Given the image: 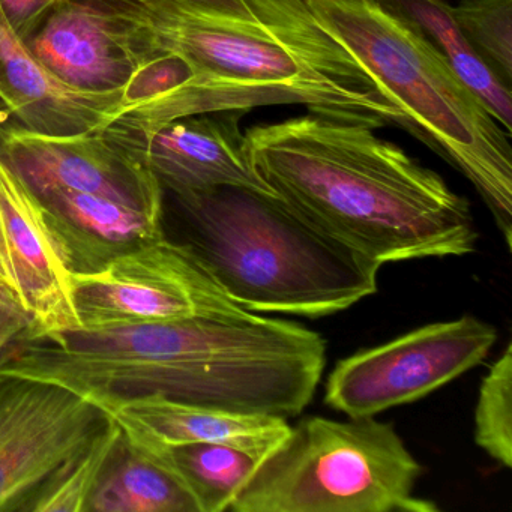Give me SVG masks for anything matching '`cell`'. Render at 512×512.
I'll return each instance as SVG.
<instances>
[{
  "label": "cell",
  "instance_id": "cell-1",
  "mask_svg": "<svg viewBox=\"0 0 512 512\" xmlns=\"http://www.w3.org/2000/svg\"><path fill=\"white\" fill-rule=\"evenodd\" d=\"M116 4L136 23L152 58L176 56L188 77L127 107L110 122L113 130L145 134L187 116L296 104L325 118L410 133L406 116L307 0H239L233 10Z\"/></svg>",
  "mask_w": 512,
  "mask_h": 512
},
{
  "label": "cell",
  "instance_id": "cell-2",
  "mask_svg": "<svg viewBox=\"0 0 512 512\" xmlns=\"http://www.w3.org/2000/svg\"><path fill=\"white\" fill-rule=\"evenodd\" d=\"M325 365L322 335L244 311L41 335L23 344L0 373L56 383L104 410L161 395L287 419L311 403Z\"/></svg>",
  "mask_w": 512,
  "mask_h": 512
},
{
  "label": "cell",
  "instance_id": "cell-3",
  "mask_svg": "<svg viewBox=\"0 0 512 512\" xmlns=\"http://www.w3.org/2000/svg\"><path fill=\"white\" fill-rule=\"evenodd\" d=\"M376 131L307 113L254 125L245 137L269 187L367 259L383 266L473 253L469 202Z\"/></svg>",
  "mask_w": 512,
  "mask_h": 512
},
{
  "label": "cell",
  "instance_id": "cell-4",
  "mask_svg": "<svg viewBox=\"0 0 512 512\" xmlns=\"http://www.w3.org/2000/svg\"><path fill=\"white\" fill-rule=\"evenodd\" d=\"M181 242L250 313L322 317L373 295L382 265L280 196L239 187L172 194Z\"/></svg>",
  "mask_w": 512,
  "mask_h": 512
},
{
  "label": "cell",
  "instance_id": "cell-5",
  "mask_svg": "<svg viewBox=\"0 0 512 512\" xmlns=\"http://www.w3.org/2000/svg\"><path fill=\"white\" fill-rule=\"evenodd\" d=\"M307 2L406 116L410 134L472 182L511 248V136L427 38L380 0Z\"/></svg>",
  "mask_w": 512,
  "mask_h": 512
},
{
  "label": "cell",
  "instance_id": "cell-6",
  "mask_svg": "<svg viewBox=\"0 0 512 512\" xmlns=\"http://www.w3.org/2000/svg\"><path fill=\"white\" fill-rule=\"evenodd\" d=\"M421 464L391 424L311 416L257 463L236 512H436L415 496Z\"/></svg>",
  "mask_w": 512,
  "mask_h": 512
},
{
  "label": "cell",
  "instance_id": "cell-7",
  "mask_svg": "<svg viewBox=\"0 0 512 512\" xmlns=\"http://www.w3.org/2000/svg\"><path fill=\"white\" fill-rule=\"evenodd\" d=\"M496 340V328L472 316L422 326L338 362L325 403L349 418L413 403L481 364Z\"/></svg>",
  "mask_w": 512,
  "mask_h": 512
},
{
  "label": "cell",
  "instance_id": "cell-8",
  "mask_svg": "<svg viewBox=\"0 0 512 512\" xmlns=\"http://www.w3.org/2000/svg\"><path fill=\"white\" fill-rule=\"evenodd\" d=\"M83 329L149 325L244 313L196 254L163 236L94 274L73 275Z\"/></svg>",
  "mask_w": 512,
  "mask_h": 512
},
{
  "label": "cell",
  "instance_id": "cell-9",
  "mask_svg": "<svg viewBox=\"0 0 512 512\" xmlns=\"http://www.w3.org/2000/svg\"><path fill=\"white\" fill-rule=\"evenodd\" d=\"M110 419L64 386L0 373V512H28L44 485Z\"/></svg>",
  "mask_w": 512,
  "mask_h": 512
},
{
  "label": "cell",
  "instance_id": "cell-10",
  "mask_svg": "<svg viewBox=\"0 0 512 512\" xmlns=\"http://www.w3.org/2000/svg\"><path fill=\"white\" fill-rule=\"evenodd\" d=\"M20 40L56 79L92 94L127 89L155 59L115 0H58Z\"/></svg>",
  "mask_w": 512,
  "mask_h": 512
},
{
  "label": "cell",
  "instance_id": "cell-11",
  "mask_svg": "<svg viewBox=\"0 0 512 512\" xmlns=\"http://www.w3.org/2000/svg\"><path fill=\"white\" fill-rule=\"evenodd\" d=\"M0 160L35 194L61 188L164 214L157 178L100 131L58 137L0 125Z\"/></svg>",
  "mask_w": 512,
  "mask_h": 512
},
{
  "label": "cell",
  "instance_id": "cell-12",
  "mask_svg": "<svg viewBox=\"0 0 512 512\" xmlns=\"http://www.w3.org/2000/svg\"><path fill=\"white\" fill-rule=\"evenodd\" d=\"M242 110L167 122L145 134L104 127L101 136L133 155L172 194L239 187L278 196L260 176L241 130Z\"/></svg>",
  "mask_w": 512,
  "mask_h": 512
},
{
  "label": "cell",
  "instance_id": "cell-13",
  "mask_svg": "<svg viewBox=\"0 0 512 512\" xmlns=\"http://www.w3.org/2000/svg\"><path fill=\"white\" fill-rule=\"evenodd\" d=\"M0 284L34 320L35 337L82 328L65 265L34 191L0 160Z\"/></svg>",
  "mask_w": 512,
  "mask_h": 512
},
{
  "label": "cell",
  "instance_id": "cell-14",
  "mask_svg": "<svg viewBox=\"0 0 512 512\" xmlns=\"http://www.w3.org/2000/svg\"><path fill=\"white\" fill-rule=\"evenodd\" d=\"M0 101L17 127L58 137L103 130L133 104L128 88L92 94L65 85L4 23H0Z\"/></svg>",
  "mask_w": 512,
  "mask_h": 512
},
{
  "label": "cell",
  "instance_id": "cell-15",
  "mask_svg": "<svg viewBox=\"0 0 512 512\" xmlns=\"http://www.w3.org/2000/svg\"><path fill=\"white\" fill-rule=\"evenodd\" d=\"M106 412L131 439L158 445L214 443L242 449L259 460L290 431L289 422L281 416L236 412L161 395L118 401Z\"/></svg>",
  "mask_w": 512,
  "mask_h": 512
},
{
  "label": "cell",
  "instance_id": "cell-16",
  "mask_svg": "<svg viewBox=\"0 0 512 512\" xmlns=\"http://www.w3.org/2000/svg\"><path fill=\"white\" fill-rule=\"evenodd\" d=\"M35 196L46 209L50 229L71 275L94 274L166 236L164 214L61 188Z\"/></svg>",
  "mask_w": 512,
  "mask_h": 512
},
{
  "label": "cell",
  "instance_id": "cell-17",
  "mask_svg": "<svg viewBox=\"0 0 512 512\" xmlns=\"http://www.w3.org/2000/svg\"><path fill=\"white\" fill-rule=\"evenodd\" d=\"M386 8L412 23L443 56L458 79L479 98L494 121L511 136L512 94L473 49L455 19L448 0H380Z\"/></svg>",
  "mask_w": 512,
  "mask_h": 512
},
{
  "label": "cell",
  "instance_id": "cell-18",
  "mask_svg": "<svg viewBox=\"0 0 512 512\" xmlns=\"http://www.w3.org/2000/svg\"><path fill=\"white\" fill-rule=\"evenodd\" d=\"M86 512H199L163 464L122 433Z\"/></svg>",
  "mask_w": 512,
  "mask_h": 512
},
{
  "label": "cell",
  "instance_id": "cell-19",
  "mask_svg": "<svg viewBox=\"0 0 512 512\" xmlns=\"http://www.w3.org/2000/svg\"><path fill=\"white\" fill-rule=\"evenodd\" d=\"M128 437V436H125ZM163 464L193 497L199 512H223L256 469L259 458L214 443L158 445L131 439Z\"/></svg>",
  "mask_w": 512,
  "mask_h": 512
},
{
  "label": "cell",
  "instance_id": "cell-20",
  "mask_svg": "<svg viewBox=\"0 0 512 512\" xmlns=\"http://www.w3.org/2000/svg\"><path fill=\"white\" fill-rule=\"evenodd\" d=\"M121 436V427L110 419L107 427L44 485L28 512H85Z\"/></svg>",
  "mask_w": 512,
  "mask_h": 512
},
{
  "label": "cell",
  "instance_id": "cell-21",
  "mask_svg": "<svg viewBox=\"0 0 512 512\" xmlns=\"http://www.w3.org/2000/svg\"><path fill=\"white\" fill-rule=\"evenodd\" d=\"M475 442L500 466L512 467V344L491 365L479 386Z\"/></svg>",
  "mask_w": 512,
  "mask_h": 512
},
{
  "label": "cell",
  "instance_id": "cell-22",
  "mask_svg": "<svg viewBox=\"0 0 512 512\" xmlns=\"http://www.w3.org/2000/svg\"><path fill=\"white\" fill-rule=\"evenodd\" d=\"M458 25L485 64L512 85V0H460Z\"/></svg>",
  "mask_w": 512,
  "mask_h": 512
},
{
  "label": "cell",
  "instance_id": "cell-23",
  "mask_svg": "<svg viewBox=\"0 0 512 512\" xmlns=\"http://www.w3.org/2000/svg\"><path fill=\"white\" fill-rule=\"evenodd\" d=\"M34 337V320L10 290L0 284V368Z\"/></svg>",
  "mask_w": 512,
  "mask_h": 512
},
{
  "label": "cell",
  "instance_id": "cell-24",
  "mask_svg": "<svg viewBox=\"0 0 512 512\" xmlns=\"http://www.w3.org/2000/svg\"><path fill=\"white\" fill-rule=\"evenodd\" d=\"M56 2L58 0H0V23L23 38Z\"/></svg>",
  "mask_w": 512,
  "mask_h": 512
},
{
  "label": "cell",
  "instance_id": "cell-25",
  "mask_svg": "<svg viewBox=\"0 0 512 512\" xmlns=\"http://www.w3.org/2000/svg\"><path fill=\"white\" fill-rule=\"evenodd\" d=\"M152 5H185V7L209 8V10H233L239 0H137Z\"/></svg>",
  "mask_w": 512,
  "mask_h": 512
}]
</instances>
